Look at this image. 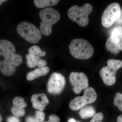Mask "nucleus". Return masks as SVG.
<instances>
[{
  "instance_id": "f257e3e1",
  "label": "nucleus",
  "mask_w": 122,
  "mask_h": 122,
  "mask_svg": "<svg viewBox=\"0 0 122 122\" xmlns=\"http://www.w3.org/2000/svg\"><path fill=\"white\" fill-rule=\"evenodd\" d=\"M15 46L5 39L0 40V72L5 76L15 73L16 67L22 63V57L15 54Z\"/></svg>"
},
{
  "instance_id": "f03ea898",
  "label": "nucleus",
  "mask_w": 122,
  "mask_h": 122,
  "mask_svg": "<svg viewBox=\"0 0 122 122\" xmlns=\"http://www.w3.org/2000/svg\"><path fill=\"white\" fill-rule=\"evenodd\" d=\"M69 48L71 54L76 59H89L94 53L93 46L89 41L84 39H73L71 42Z\"/></svg>"
},
{
  "instance_id": "7ed1b4c3",
  "label": "nucleus",
  "mask_w": 122,
  "mask_h": 122,
  "mask_svg": "<svg viewBox=\"0 0 122 122\" xmlns=\"http://www.w3.org/2000/svg\"><path fill=\"white\" fill-rule=\"evenodd\" d=\"M39 16L41 20L40 26V31L45 36H49L52 32L53 25L60 20V13L52 8H47L40 11Z\"/></svg>"
},
{
  "instance_id": "20e7f679",
  "label": "nucleus",
  "mask_w": 122,
  "mask_h": 122,
  "mask_svg": "<svg viewBox=\"0 0 122 122\" xmlns=\"http://www.w3.org/2000/svg\"><path fill=\"white\" fill-rule=\"evenodd\" d=\"M92 10V5L88 3L81 7L73 5L69 9L68 16L71 20L76 22L79 26L83 27L89 24V15Z\"/></svg>"
},
{
  "instance_id": "39448f33",
  "label": "nucleus",
  "mask_w": 122,
  "mask_h": 122,
  "mask_svg": "<svg viewBox=\"0 0 122 122\" xmlns=\"http://www.w3.org/2000/svg\"><path fill=\"white\" fill-rule=\"evenodd\" d=\"M122 66L121 60L110 59L107 61V66L100 69V75L105 85H113L116 81V73Z\"/></svg>"
},
{
  "instance_id": "423d86ee",
  "label": "nucleus",
  "mask_w": 122,
  "mask_h": 122,
  "mask_svg": "<svg viewBox=\"0 0 122 122\" xmlns=\"http://www.w3.org/2000/svg\"><path fill=\"white\" fill-rule=\"evenodd\" d=\"M16 29L21 37L31 44H37L41 39L42 35L40 30L30 23L21 22L18 25Z\"/></svg>"
},
{
  "instance_id": "0eeeda50",
  "label": "nucleus",
  "mask_w": 122,
  "mask_h": 122,
  "mask_svg": "<svg viewBox=\"0 0 122 122\" xmlns=\"http://www.w3.org/2000/svg\"><path fill=\"white\" fill-rule=\"evenodd\" d=\"M97 98V94L93 88L87 87L85 90L83 96L76 97L71 101L69 105L70 109L75 111L78 110L86 105L94 102Z\"/></svg>"
},
{
  "instance_id": "6e6552de",
  "label": "nucleus",
  "mask_w": 122,
  "mask_h": 122,
  "mask_svg": "<svg viewBox=\"0 0 122 122\" xmlns=\"http://www.w3.org/2000/svg\"><path fill=\"white\" fill-rule=\"evenodd\" d=\"M121 8L118 3L111 4L107 7L102 14V24L105 28H108L112 25L119 17Z\"/></svg>"
},
{
  "instance_id": "1a4fd4ad",
  "label": "nucleus",
  "mask_w": 122,
  "mask_h": 122,
  "mask_svg": "<svg viewBox=\"0 0 122 122\" xmlns=\"http://www.w3.org/2000/svg\"><path fill=\"white\" fill-rule=\"evenodd\" d=\"M65 84L64 76L60 73L55 72L50 77L47 84V90L50 93L58 94L63 91Z\"/></svg>"
},
{
  "instance_id": "9d476101",
  "label": "nucleus",
  "mask_w": 122,
  "mask_h": 122,
  "mask_svg": "<svg viewBox=\"0 0 122 122\" xmlns=\"http://www.w3.org/2000/svg\"><path fill=\"white\" fill-rule=\"evenodd\" d=\"M69 79L76 94L80 93L82 90L86 89L89 86L87 76L82 72H72L70 74Z\"/></svg>"
},
{
  "instance_id": "9b49d317",
  "label": "nucleus",
  "mask_w": 122,
  "mask_h": 122,
  "mask_svg": "<svg viewBox=\"0 0 122 122\" xmlns=\"http://www.w3.org/2000/svg\"><path fill=\"white\" fill-rule=\"evenodd\" d=\"M13 106L11 109V112L14 115L17 117L24 116L25 114L24 109L27 106L25 100L21 97H16L13 100Z\"/></svg>"
},
{
  "instance_id": "f8f14e48",
  "label": "nucleus",
  "mask_w": 122,
  "mask_h": 122,
  "mask_svg": "<svg viewBox=\"0 0 122 122\" xmlns=\"http://www.w3.org/2000/svg\"><path fill=\"white\" fill-rule=\"evenodd\" d=\"M30 99L33 107L40 111L44 110L46 106L49 103V99L44 94L33 95Z\"/></svg>"
},
{
  "instance_id": "ddd939ff",
  "label": "nucleus",
  "mask_w": 122,
  "mask_h": 122,
  "mask_svg": "<svg viewBox=\"0 0 122 122\" xmlns=\"http://www.w3.org/2000/svg\"><path fill=\"white\" fill-rule=\"evenodd\" d=\"M110 38L112 42L122 51V26L115 28L112 31Z\"/></svg>"
},
{
  "instance_id": "4468645a",
  "label": "nucleus",
  "mask_w": 122,
  "mask_h": 122,
  "mask_svg": "<svg viewBox=\"0 0 122 122\" xmlns=\"http://www.w3.org/2000/svg\"><path fill=\"white\" fill-rule=\"evenodd\" d=\"M49 72V68L47 66L36 69L29 72L26 75V79L29 81H32L38 78L41 76H44L48 74Z\"/></svg>"
},
{
  "instance_id": "2eb2a0df",
  "label": "nucleus",
  "mask_w": 122,
  "mask_h": 122,
  "mask_svg": "<svg viewBox=\"0 0 122 122\" xmlns=\"http://www.w3.org/2000/svg\"><path fill=\"white\" fill-rule=\"evenodd\" d=\"M95 111L93 107L92 106L84 107L81 109L79 115L83 119H86L93 117L95 115Z\"/></svg>"
},
{
  "instance_id": "dca6fc26",
  "label": "nucleus",
  "mask_w": 122,
  "mask_h": 122,
  "mask_svg": "<svg viewBox=\"0 0 122 122\" xmlns=\"http://www.w3.org/2000/svg\"><path fill=\"white\" fill-rule=\"evenodd\" d=\"M59 0H34L36 7L42 8L46 7H51L56 5Z\"/></svg>"
},
{
  "instance_id": "f3484780",
  "label": "nucleus",
  "mask_w": 122,
  "mask_h": 122,
  "mask_svg": "<svg viewBox=\"0 0 122 122\" xmlns=\"http://www.w3.org/2000/svg\"><path fill=\"white\" fill-rule=\"evenodd\" d=\"M45 118L43 112L37 110L35 112L34 116H28L25 119V122H42Z\"/></svg>"
},
{
  "instance_id": "a211bd4d",
  "label": "nucleus",
  "mask_w": 122,
  "mask_h": 122,
  "mask_svg": "<svg viewBox=\"0 0 122 122\" xmlns=\"http://www.w3.org/2000/svg\"><path fill=\"white\" fill-rule=\"evenodd\" d=\"M26 65L30 68H33L37 66L39 61L41 60L39 57L35 56L29 53L26 56Z\"/></svg>"
},
{
  "instance_id": "6ab92c4d",
  "label": "nucleus",
  "mask_w": 122,
  "mask_h": 122,
  "mask_svg": "<svg viewBox=\"0 0 122 122\" xmlns=\"http://www.w3.org/2000/svg\"><path fill=\"white\" fill-rule=\"evenodd\" d=\"M29 53L35 56L39 57L44 56H45L46 52L45 51L42 50L38 46H33L29 48Z\"/></svg>"
},
{
  "instance_id": "aec40b11",
  "label": "nucleus",
  "mask_w": 122,
  "mask_h": 122,
  "mask_svg": "<svg viewBox=\"0 0 122 122\" xmlns=\"http://www.w3.org/2000/svg\"><path fill=\"white\" fill-rule=\"evenodd\" d=\"M106 47L108 51H110L111 53L114 54H117L120 51L118 47L112 42L110 37L107 39Z\"/></svg>"
},
{
  "instance_id": "412c9836",
  "label": "nucleus",
  "mask_w": 122,
  "mask_h": 122,
  "mask_svg": "<svg viewBox=\"0 0 122 122\" xmlns=\"http://www.w3.org/2000/svg\"><path fill=\"white\" fill-rule=\"evenodd\" d=\"M114 105L122 112V94L121 93H118L116 95L114 99Z\"/></svg>"
},
{
  "instance_id": "4be33fe9",
  "label": "nucleus",
  "mask_w": 122,
  "mask_h": 122,
  "mask_svg": "<svg viewBox=\"0 0 122 122\" xmlns=\"http://www.w3.org/2000/svg\"><path fill=\"white\" fill-rule=\"evenodd\" d=\"M103 115L102 113L99 112L93 116L90 122H102L103 119Z\"/></svg>"
},
{
  "instance_id": "5701e85b",
  "label": "nucleus",
  "mask_w": 122,
  "mask_h": 122,
  "mask_svg": "<svg viewBox=\"0 0 122 122\" xmlns=\"http://www.w3.org/2000/svg\"><path fill=\"white\" fill-rule=\"evenodd\" d=\"M60 119L58 116L54 114H52L49 117V121L43 122H60Z\"/></svg>"
},
{
  "instance_id": "b1692460",
  "label": "nucleus",
  "mask_w": 122,
  "mask_h": 122,
  "mask_svg": "<svg viewBox=\"0 0 122 122\" xmlns=\"http://www.w3.org/2000/svg\"><path fill=\"white\" fill-rule=\"evenodd\" d=\"M7 122H20L19 119L15 116L9 117L7 119Z\"/></svg>"
},
{
  "instance_id": "393cba45",
  "label": "nucleus",
  "mask_w": 122,
  "mask_h": 122,
  "mask_svg": "<svg viewBox=\"0 0 122 122\" xmlns=\"http://www.w3.org/2000/svg\"><path fill=\"white\" fill-rule=\"evenodd\" d=\"M115 22L117 24L122 25V10H121L120 17L116 20Z\"/></svg>"
},
{
  "instance_id": "a878e982",
  "label": "nucleus",
  "mask_w": 122,
  "mask_h": 122,
  "mask_svg": "<svg viewBox=\"0 0 122 122\" xmlns=\"http://www.w3.org/2000/svg\"><path fill=\"white\" fill-rule=\"evenodd\" d=\"M117 122H122V115L118 116L117 118Z\"/></svg>"
},
{
  "instance_id": "bb28decb",
  "label": "nucleus",
  "mask_w": 122,
  "mask_h": 122,
  "mask_svg": "<svg viewBox=\"0 0 122 122\" xmlns=\"http://www.w3.org/2000/svg\"><path fill=\"white\" fill-rule=\"evenodd\" d=\"M68 122H77L74 119L72 118L68 120Z\"/></svg>"
},
{
  "instance_id": "cd10ccee",
  "label": "nucleus",
  "mask_w": 122,
  "mask_h": 122,
  "mask_svg": "<svg viewBox=\"0 0 122 122\" xmlns=\"http://www.w3.org/2000/svg\"><path fill=\"white\" fill-rule=\"evenodd\" d=\"M7 1L6 0H0V6L2 4L3 2H5V1Z\"/></svg>"
},
{
  "instance_id": "c85d7f7f",
  "label": "nucleus",
  "mask_w": 122,
  "mask_h": 122,
  "mask_svg": "<svg viewBox=\"0 0 122 122\" xmlns=\"http://www.w3.org/2000/svg\"><path fill=\"white\" fill-rule=\"evenodd\" d=\"M2 120H3V119H2V116L0 115V122H2Z\"/></svg>"
}]
</instances>
